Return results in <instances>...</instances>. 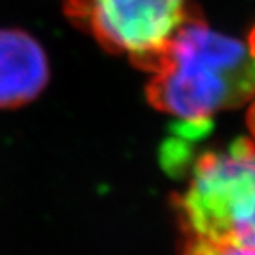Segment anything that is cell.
I'll return each mask as SVG.
<instances>
[{"mask_svg":"<svg viewBox=\"0 0 255 255\" xmlns=\"http://www.w3.org/2000/svg\"><path fill=\"white\" fill-rule=\"evenodd\" d=\"M147 73L149 103L199 131L218 112L255 98V30L245 43L188 12Z\"/></svg>","mask_w":255,"mask_h":255,"instance_id":"obj_1","label":"cell"},{"mask_svg":"<svg viewBox=\"0 0 255 255\" xmlns=\"http://www.w3.org/2000/svg\"><path fill=\"white\" fill-rule=\"evenodd\" d=\"M181 239L255 254V142L197 159L174 199Z\"/></svg>","mask_w":255,"mask_h":255,"instance_id":"obj_2","label":"cell"},{"mask_svg":"<svg viewBox=\"0 0 255 255\" xmlns=\"http://www.w3.org/2000/svg\"><path fill=\"white\" fill-rule=\"evenodd\" d=\"M66 11L108 52L147 71L190 9L186 0H68Z\"/></svg>","mask_w":255,"mask_h":255,"instance_id":"obj_3","label":"cell"},{"mask_svg":"<svg viewBox=\"0 0 255 255\" xmlns=\"http://www.w3.org/2000/svg\"><path fill=\"white\" fill-rule=\"evenodd\" d=\"M48 80L50 64L39 41L20 28H0V108L34 101Z\"/></svg>","mask_w":255,"mask_h":255,"instance_id":"obj_4","label":"cell"},{"mask_svg":"<svg viewBox=\"0 0 255 255\" xmlns=\"http://www.w3.org/2000/svg\"><path fill=\"white\" fill-rule=\"evenodd\" d=\"M181 255H255V254L232 250V248L213 247V245L190 241V239H181Z\"/></svg>","mask_w":255,"mask_h":255,"instance_id":"obj_5","label":"cell"},{"mask_svg":"<svg viewBox=\"0 0 255 255\" xmlns=\"http://www.w3.org/2000/svg\"><path fill=\"white\" fill-rule=\"evenodd\" d=\"M247 124L250 128V133L255 140V98L252 100L250 103V108H248V114H247Z\"/></svg>","mask_w":255,"mask_h":255,"instance_id":"obj_6","label":"cell"}]
</instances>
